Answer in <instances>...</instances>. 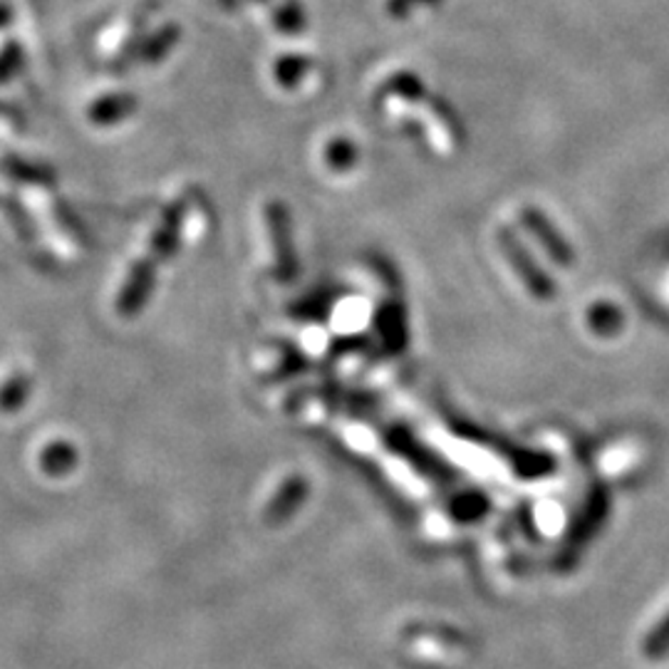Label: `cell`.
I'll use <instances>...</instances> for the list:
<instances>
[{
	"mask_svg": "<svg viewBox=\"0 0 669 669\" xmlns=\"http://www.w3.org/2000/svg\"><path fill=\"white\" fill-rule=\"evenodd\" d=\"M499 246L503 251L506 260H509L511 268L516 270V276L521 278V283L528 288L533 297H538V301H554L556 295V285L550 283V278L540 270L536 264H533L531 256L526 253V248L521 246L519 239L513 236L511 231H499Z\"/></svg>",
	"mask_w": 669,
	"mask_h": 669,
	"instance_id": "1",
	"label": "cell"
},
{
	"mask_svg": "<svg viewBox=\"0 0 669 669\" xmlns=\"http://www.w3.org/2000/svg\"><path fill=\"white\" fill-rule=\"evenodd\" d=\"M521 221L533 233V239L540 243V248H544L558 266L571 268L575 264L571 243L560 236V231L548 221V216H544L538 209H521Z\"/></svg>",
	"mask_w": 669,
	"mask_h": 669,
	"instance_id": "2",
	"label": "cell"
},
{
	"mask_svg": "<svg viewBox=\"0 0 669 669\" xmlns=\"http://www.w3.org/2000/svg\"><path fill=\"white\" fill-rule=\"evenodd\" d=\"M266 221H268L270 236H273V256H276L278 270L283 276H293L295 253H293V243H291V223H288V214L283 206L268 204Z\"/></svg>",
	"mask_w": 669,
	"mask_h": 669,
	"instance_id": "3",
	"label": "cell"
},
{
	"mask_svg": "<svg viewBox=\"0 0 669 669\" xmlns=\"http://www.w3.org/2000/svg\"><path fill=\"white\" fill-rule=\"evenodd\" d=\"M303 499H305V482L303 478H291V482H285L283 488L276 494V499L270 501V506L266 509V521L270 526H276V523L291 519V513L303 503Z\"/></svg>",
	"mask_w": 669,
	"mask_h": 669,
	"instance_id": "4",
	"label": "cell"
},
{
	"mask_svg": "<svg viewBox=\"0 0 669 669\" xmlns=\"http://www.w3.org/2000/svg\"><path fill=\"white\" fill-rule=\"evenodd\" d=\"M642 655L653 659V662L669 657V612L667 618L659 620L657 625L649 630V635L642 642Z\"/></svg>",
	"mask_w": 669,
	"mask_h": 669,
	"instance_id": "5",
	"label": "cell"
},
{
	"mask_svg": "<svg viewBox=\"0 0 669 669\" xmlns=\"http://www.w3.org/2000/svg\"><path fill=\"white\" fill-rule=\"evenodd\" d=\"M591 328L600 334H612L622 328V313L610 303H598L591 311Z\"/></svg>",
	"mask_w": 669,
	"mask_h": 669,
	"instance_id": "6",
	"label": "cell"
},
{
	"mask_svg": "<svg viewBox=\"0 0 669 669\" xmlns=\"http://www.w3.org/2000/svg\"><path fill=\"white\" fill-rule=\"evenodd\" d=\"M355 159H357L355 144L348 139H334L328 144V149H325V161H328V165L338 171L355 167Z\"/></svg>",
	"mask_w": 669,
	"mask_h": 669,
	"instance_id": "7",
	"label": "cell"
},
{
	"mask_svg": "<svg viewBox=\"0 0 669 669\" xmlns=\"http://www.w3.org/2000/svg\"><path fill=\"white\" fill-rule=\"evenodd\" d=\"M307 68H311V62H305L303 58H295V56L280 58V62L276 65L278 83L283 85V87H293L297 80H301V75H303Z\"/></svg>",
	"mask_w": 669,
	"mask_h": 669,
	"instance_id": "8",
	"label": "cell"
},
{
	"mask_svg": "<svg viewBox=\"0 0 669 669\" xmlns=\"http://www.w3.org/2000/svg\"><path fill=\"white\" fill-rule=\"evenodd\" d=\"M390 89L397 95L406 97V99H414V97L424 95V85L419 83V77L410 75V72H400V75H394L392 83H390Z\"/></svg>",
	"mask_w": 669,
	"mask_h": 669,
	"instance_id": "9",
	"label": "cell"
},
{
	"mask_svg": "<svg viewBox=\"0 0 669 669\" xmlns=\"http://www.w3.org/2000/svg\"><path fill=\"white\" fill-rule=\"evenodd\" d=\"M276 25H278L280 31H285V33L301 31L303 28V15H301V11H297V5L295 3H285L283 11L276 15Z\"/></svg>",
	"mask_w": 669,
	"mask_h": 669,
	"instance_id": "10",
	"label": "cell"
}]
</instances>
